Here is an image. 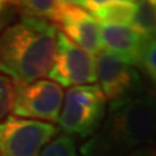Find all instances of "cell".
<instances>
[{"mask_svg": "<svg viewBox=\"0 0 156 156\" xmlns=\"http://www.w3.org/2000/svg\"><path fill=\"white\" fill-rule=\"evenodd\" d=\"M56 27H60V33L90 55L96 56L103 51L99 22L76 2H64Z\"/></svg>", "mask_w": 156, "mask_h": 156, "instance_id": "obj_8", "label": "cell"}, {"mask_svg": "<svg viewBox=\"0 0 156 156\" xmlns=\"http://www.w3.org/2000/svg\"><path fill=\"white\" fill-rule=\"evenodd\" d=\"M107 115V99L98 85L70 87L65 94L58 116V129L73 138L94 135Z\"/></svg>", "mask_w": 156, "mask_h": 156, "instance_id": "obj_3", "label": "cell"}, {"mask_svg": "<svg viewBox=\"0 0 156 156\" xmlns=\"http://www.w3.org/2000/svg\"><path fill=\"white\" fill-rule=\"evenodd\" d=\"M96 81L107 100L111 103L143 94V82L135 66L126 64L108 51L95 56Z\"/></svg>", "mask_w": 156, "mask_h": 156, "instance_id": "obj_7", "label": "cell"}, {"mask_svg": "<svg viewBox=\"0 0 156 156\" xmlns=\"http://www.w3.org/2000/svg\"><path fill=\"white\" fill-rule=\"evenodd\" d=\"M58 29L34 18H20L0 35V73L17 83H31L48 74L56 53Z\"/></svg>", "mask_w": 156, "mask_h": 156, "instance_id": "obj_2", "label": "cell"}, {"mask_svg": "<svg viewBox=\"0 0 156 156\" xmlns=\"http://www.w3.org/2000/svg\"><path fill=\"white\" fill-rule=\"evenodd\" d=\"M64 101V90L51 80L31 83L14 82L13 116L44 122H57Z\"/></svg>", "mask_w": 156, "mask_h": 156, "instance_id": "obj_5", "label": "cell"}, {"mask_svg": "<svg viewBox=\"0 0 156 156\" xmlns=\"http://www.w3.org/2000/svg\"><path fill=\"white\" fill-rule=\"evenodd\" d=\"M13 5L20 18L42 20L56 25L64 0H23L13 2Z\"/></svg>", "mask_w": 156, "mask_h": 156, "instance_id": "obj_11", "label": "cell"}, {"mask_svg": "<svg viewBox=\"0 0 156 156\" xmlns=\"http://www.w3.org/2000/svg\"><path fill=\"white\" fill-rule=\"evenodd\" d=\"M155 39H156V35H155Z\"/></svg>", "mask_w": 156, "mask_h": 156, "instance_id": "obj_19", "label": "cell"}, {"mask_svg": "<svg viewBox=\"0 0 156 156\" xmlns=\"http://www.w3.org/2000/svg\"><path fill=\"white\" fill-rule=\"evenodd\" d=\"M76 3L103 25L126 26L133 22L136 12L134 0H81Z\"/></svg>", "mask_w": 156, "mask_h": 156, "instance_id": "obj_10", "label": "cell"}, {"mask_svg": "<svg viewBox=\"0 0 156 156\" xmlns=\"http://www.w3.org/2000/svg\"><path fill=\"white\" fill-rule=\"evenodd\" d=\"M58 131L53 124L9 115L0 121V156H39Z\"/></svg>", "mask_w": 156, "mask_h": 156, "instance_id": "obj_4", "label": "cell"}, {"mask_svg": "<svg viewBox=\"0 0 156 156\" xmlns=\"http://www.w3.org/2000/svg\"><path fill=\"white\" fill-rule=\"evenodd\" d=\"M17 17L13 2H3L0 0V35L5 29L12 25Z\"/></svg>", "mask_w": 156, "mask_h": 156, "instance_id": "obj_16", "label": "cell"}, {"mask_svg": "<svg viewBox=\"0 0 156 156\" xmlns=\"http://www.w3.org/2000/svg\"><path fill=\"white\" fill-rule=\"evenodd\" d=\"M152 91L111 103L96 133L81 146L82 156H126L155 144Z\"/></svg>", "mask_w": 156, "mask_h": 156, "instance_id": "obj_1", "label": "cell"}, {"mask_svg": "<svg viewBox=\"0 0 156 156\" xmlns=\"http://www.w3.org/2000/svg\"><path fill=\"white\" fill-rule=\"evenodd\" d=\"M155 156H156V155H155Z\"/></svg>", "mask_w": 156, "mask_h": 156, "instance_id": "obj_20", "label": "cell"}, {"mask_svg": "<svg viewBox=\"0 0 156 156\" xmlns=\"http://www.w3.org/2000/svg\"><path fill=\"white\" fill-rule=\"evenodd\" d=\"M47 76L61 87L94 85L95 57L58 31L55 58Z\"/></svg>", "mask_w": 156, "mask_h": 156, "instance_id": "obj_6", "label": "cell"}, {"mask_svg": "<svg viewBox=\"0 0 156 156\" xmlns=\"http://www.w3.org/2000/svg\"><path fill=\"white\" fill-rule=\"evenodd\" d=\"M156 155V148L151 147V146H144V147L136 148L133 152H130L126 156H155Z\"/></svg>", "mask_w": 156, "mask_h": 156, "instance_id": "obj_17", "label": "cell"}, {"mask_svg": "<svg viewBox=\"0 0 156 156\" xmlns=\"http://www.w3.org/2000/svg\"><path fill=\"white\" fill-rule=\"evenodd\" d=\"M152 95H154V108H152V116H154V129L156 133V91L152 90Z\"/></svg>", "mask_w": 156, "mask_h": 156, "instance_id": "obj_18", "label": "cell"}, {"mask_svg": "<svg viewBox=\"0 0 156 156\" xmlns=\"http://www.w3.org/2000/svg\"><path fill=\"white\" fill-rule=\"evenodd\" d=\"M131 27L146 41L155 39L156 35V0L136 2V12Z\"/></svg>", "mask_w": 156, "mask_h": 156, "instance_id": "obj_12", "label": "cell"}, {"mask_svg": "<svg viewBox=\"0 0 156 156\" xmlns=\"http://www.w3.org/2000/svg\"><path fill=\"white\" fill-rule=\"evenodd\" d=\"M139 66L143 69L151 83L155 86L156 91V39H150L146 42Z\"/></svg>", "mask_w": 156, "mask_h": 156, "instance_id": "obj_14", "label": "cell"}, {"mask_svg": "<svg viewBox=\"0 0 156 156\" xmlns=\"http://www.w3.org/2000/svg\"><path fill=\"white\" fill-rule=\"evenodd\" d=\"M14 99V82L0 73V121H3L12 111Z\"/></svg>", "mask_w": 156, "mask_h": 156, "instance_id": "obj_15", "label": "cell"}, {"mask_svg": "<svg viewBox=\"0 0 156 156\" xmlns=\"http://www.w3.org/2000/svg\"><path fill=\"white\" fill-rule=\"evenodd\" d=\"M101 44L105 51L113 53L131 66H139L146 39L131 26L101 25Z\"/></svg>", "mask_w": 156, "mask_h": 156, "instance_id": "obj_9", "label": "cell"}, {"mask_svg": "<svg viewBox=\"0 0 156 156\" xmlns=\"http://www.w3.org/2000/svg\"><path fill=\"white\" fill-rule=\"evenodd\" d=\"M39 156H80L76 148V140L68 134H57L44 148Z\"/></svg>", "mask_w": 156, "mask_h": 156, "instance_id": "obj_13", "label": "cell"}]
</instances>
